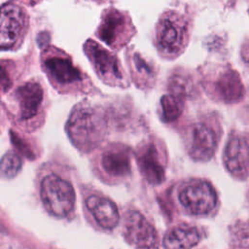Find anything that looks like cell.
Returning a JSON list of instances; mask_svg holds the SVG:
<instances>
[{
    "label": "cell",
    "mask_w": 249,
    "mask_h": 249,
    "mask_svg": "<svg viewBox=\"0 0 249 249\" xmlns=\"http://www.w3.org/2000/svg\"><path fill=\"white\" fill-rule=\"evenodd\" d=\"M86 207L94 221L104 230H113L120 221L117 205L110 198L91 195L86 199Z\"/></svg>",
    "instance_id": "cell-14"
},
{
    "label": "cell",
    "mask_w": 249,
    "mask_h": 249,
    "mask_svg": "<svg viewBox=\"0 0 249 249\" xmlns=\"http://www.w3.org/2000/svg\"><path fill=\"white\" fill-rule=\"evenodd\" d=\"M66 131L78 149L89 152L103 140L105 124L101 116L91 108L79 106L71 113L66 124Z\"/></svg>",
    "instance_id": "cell-1"
},
{
    "label": "cell",
    "mask_w": 249,
    "mask_h": 249,
    "mask_svg": "<svg viewBox=\"0 0 249 249\" xmlns=\"http://www.w3.org/2000/svg\"><path fill=\"white\" fill-rule=\"evenodd\" d=\"M201 239L199 230L188 224L171 228L163 237L164 249H192Z\"/></svg>",
    "instance_id": "cell-16"
},
{
    "label": "cell",
    "mask_w": 249,
    "mask_h": 249,
    "mask_svg": "<svg viewBox=\"0 0 249 249\" xmlns=\"http://www.w3.org/2000/svg\"><path fill=\"white\" fill-rule=\"evenodd\" d=\"M224 164L234 177L249 176V136L235 133L229 138L224 151Z\"/></svg>",
    "instance_id": "cell-8"
},
{
    "label": "cell",
    "mask_w": 249,
    "mask_h": 249,
    "mask_svg": "<svg viewBox=\"0 0 249 249\" xmlns=\"http://www.w3.org/2000/svg\"><path fill=\"white\" fill-rule=\"evenodd\" d=\"M44 63L49 76L60 86H70L82 81L81 72L65 55H49Z\"/></svg>",
    "instance_id": "cell-15"
},
{
    "label": "cell",
    "mask_w": 249,
    "mask_h": 249,
    "mask_svg": "<svg viewBox=\"0 0 249 249\" xmlns=\"http://www.w3.org/2000/svg\"><path fill=\"white\" fill-rule=\"evenodd\" d=\"M11 141L15 148L19 151L22 155H24L29 160L35 159V153L32 149V147L29 145V143L23 139L20 135H18L17 132L11 131Z\"/></svg>",
    "instance_id": "cell-21"
},
{
    "label": "cell",
    "mask_w": 249,
    "mask_h": 249,
    "mask_svg": "<svg viewBox=\"0 0 249 249\" xmlns=\"http://www.w3.org/2000/svg\"><path fill=\"white\" fill-rule=\"evenodd\" d=\"M43 97V89L36 82H27L18 88L16 98L18 103L19 120L29 122L35 119L40 112Z\"/></svg>",
    "instance_id": "cell-13"
},
{
    "label": "cell",
    "mask_w": 249,
    "mask_h": 249,
    "mask_svg": "<svg viewBox=\"0 0 249 249\" xmlns=\"http://www.w3.org/2000/svg\"><path fill=\"white\" fill-rule=\"evenodd\" d=\"M40 196L47 211L57 218L68 217L74 210L75 190L69 181L57 174H49L42 179Z\"/></svg>",
    "instance_id": "cell-2"
},
{
    "label": "cell",
    "mask_w": 249,
    "mask_h": 249,
    "mask_svg": "<svg viewBox=\"0 0 249 249\" xmlns=\"http://www.w3.org/2000/svg\"><path fill=\"white\" fill-rule=\"evenodd\" d=\"M22 166L20 157L15 152H7L1 160V175L5 178L15 177Z\"/></svg>",
    "instance_id": "cell-19"
},
{
    "label": "cell",
    "mask_w": 249,
    "mask_h": 249,
    "mask_svg": "<svg viewBox=\"0 0 249 249\" xmlns=\"http://www.w3.org/2000/svg\"><path fill=\"white\" fill-rule=\"evenodd\" d=\"M186 147L189 156L198 161L209 160L217 147V136L213 128L203 123L193 124L188 132Z\"/></svg>",
    "instance_id": "cell-9"
},
{
    "label": "cell",
    "mask_w": 249,
    "mask_h": 249,
    "mask_svg": "<svg viewBox=\"0 0 249 249\" xmlns=\"http://www.w3.org/2000/svg\"><path fill=\"white\" fill-rule=\"evenodd\" d=\"M130 29L127 18L123 13L110 9L103 16L97 34L108 46L118 48L128 38Z\"/></svg>",
    "instance_id": "cell-12"
},
{
    "label": "cell",
    "mask_w": 249,
    "mask_h": 249,
    "mask_svg": "<svg viewBox=\"0 0 249 249\" xmlns=\"http://www.w3.org/2000/svg\"><path fill=\"white\" fill-rule=\"evenodd\" d=\"M188 40V23L175 11L164 13L156 27V42L160 52L166 56H176L185 48Z\"/></svg>",
    "instance_id": "cell-3"
},
{
    "label": "cell",
    "mask_w": 249,
    "mask_h": 249,
    "mask_svg": "<svg viewBox=\"0 0 249 249\" xmlns=\"http://www.w3.org/2000/svg\"><path fill=\"white\" fill-rule=\"evenodd\" d=\"M85 51L102 80L111 85L122 84L124 79L122 70L118 59L111 53L92 40L86 43Z\"/></svg>",
    "instance_id": "cell-11"
},
{
    "label": "cell",
    "mask_w": 249,
    "mask_h": 249,
    "mask_svg": "<svg viewBox=\"0 0 249 249\" xmlns=\"http://www.w3.org/2000/svg\"><path fill=\"white\" fill-rule=\"evenodd\" d=\"M133 64L136 72L137 79L139 80L140 85H149L151 79H153V71L152 69L142 60L138 55L133 56Z\"/></svg>",
    "instance_id": "cell-20"
},
{
    "label": "cell",
    "mask_w": 249,
    "mask_h": 249,
    "mask_svg": "<svg viewBox=\"0 0 249 249\" xmlns=\"http://www.w3.org/2000/svg\"><path fill=\"white\" fill-rule=\"evenodd\" d=\"M27 27L26 13L15 4H4L1 9L0 45L2 49H11L23 38Z\"/></svg>",
    "instance_id": "cell-6"
},
{
    "label": "cell",
    "mask_w": 249,
    "mask_h": 249,
    "mask_svg": "<svg viewBox=\"0 0 249 249\" xmlns=\"http://www.w3.org/2000/svg\"><path fill=\"white\" fill-rule=\"evenodd\" d=\"M215 91L223 101L234 103L243 97L244 88L239 75L233 70H228L217 80Z\"/></svg>",
    "instance_id": "cell-17"
},
{
    "label": "cell",
    "mask_w": 249,
    "mask_h": 249,
    "mask_svg": "<svg viewBox=\"0 0 249 249\" xmlns=\"http://www.w3.org/2000/svg\"><path fill=\"white\" fill-rule=\"evenodd\" d=\"M178 199L187 213L202 216L211 213L216 207L217 194L209 182L192 179L181 186Z\"/></svg>",
    "instance_id": "cell-4"
},
{
    "label": "cell",
    "mask_w": 249,
    "mask_h": 249,
    "mask_svg": "<svg viewBox=\"0 0 249 249\" xmlns=\"http://www.w3.org/2000/svg\"><path fill=\"white\" fill-rule=\"evenodd\" d=\"M238 246L241 248H249V224L243 225L236 231Z\"/></svg>",
    "instance_id": "cell-22"
},
{
    "label": "cell",
    "mask_w": 249,
    "mask_h": 249,
    "mask_svg": "<svg viewBox=\"0 0 249 249\" xmlns=\"http://www.w3.org/2000/svg\"><path fill=\"white\" fill-rule=\"evenodd\" d=\"M136 161L144 179L152 185H160L165 179V160L153 141L141 145L137 151Z\"/></svg>",
    "instance_id": "cell-10"
},
{
    "label": "cell",
    "mask_w": 249,
    "mask_h": 249,
    "mask_svg": "<svg viewBox=\"0 0 249 249\" xmlns=\"http://www.w3.org/2000/svg\"><path fill=\"white\" fill-rule=\"evenodd\" d=\"M161 118L165 123L176 121L183 112V97L175 93L165 94L160 99Z\"/></svg>",
    "instance_id": "cell-18"
},
{
    "label": "cell",
    "mask_w": 249,
    "mask_h": 249,
    "mask_svg": "<svg viewBox=\"0 0 249 249\" xmlns=\"http://www.w3.org/2000/svg\"><path fill=\"white\" fill-rule=\"evenodd\" d=\"M125 240L136 249H157L158 233L146 217L135 210L126 213L124 222Z\"/></svg>",
    "instance_id": "cell-5"
},
{
    "label": "cell",
    "mask_w": 249,
    "mask_h": 249,
    "mask_svg": "<svg viewBox=\"0 0 249 249\" xmlns=\"http://www.w3.org/2000/svg\"><path fill=\"white\" fill-rule=\"evenodd\" d=\"M101 173L110 181H121L131 172V153L123 144H111L99 157Z\"/></svg>",
    "instance_id": "cell-7"
}]
</instances>
